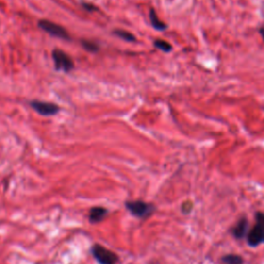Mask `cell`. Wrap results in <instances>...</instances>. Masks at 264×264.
Instances as JSON below:
<instances>
[{"instance_id": "cell-13", "label": "cell", "mask_w": 264, "mask_h": 264, "mask_svg": "<svg viewBox=\"0 0 264 264\" xmlns=\"http://www.w3.org/2000/svg\"><path fill=\"white\" fill-rule=\"evenodd\" d=\"M82 45L84 47V49H86L89 52H96L99 50V47L95 43H93V41L90 40H82Z\"/></svg>"}, {"instance_id": "cell-4", "label": "cell", "mask_w": 264, "mask_h": 264, "mask_svg": "<svg viewBox=\"0 0 264 264\" xmlns=\"http://www.w3.org/2000/svg\"><path fill=\"white\" fill-rule=\"evenodd\" d=\"M38 26L41 29H43L44 31L48 32L49 34H51L53 36L59 37V38L65 39V40H69L70 39L68 32L66 31V29L64 27L60 26V25H58V24H55V23H53L51 21L41 20V21L38 22Z\"/></svg>"}, {"instance_id": "cell-15", "label": "cell", "mask_w": 264, "mask_h": 264, "mask_svg": "<svg viewBox=\"0 0 264 264\" xmlns=\"http://www.w3.org/2000/svg\"><path fill=\"white\" fill-rule=\"evenodd\" d=\"M84 7L86 8V10H89V11H94V10H96V7H95V6L90 5V4H87V3H84Z\"/></svg>"}, {"instance_id": "cell-7", "label": "cell", "mask_w": 264, "mask_h": 264, "mask_svg": "<svg viewBox=\"0 0 264 264\" xmlns=\"http://www.w3.org/2000/svg\"><path fill=\"white\" fill-rule=\"evenodd\" d=\"M107 214V210L105 208H102V206H94L90 210L89 213V220L91 223L93 224H96V223L101 222Z\"/></svg>"}, {"instance_id": "cell-16", "label": "cell", "mask_w": 264, "mask_h": 264, "mask_svg": "<svg viewBox=\"0 0 264 264\" xmlns=\"http://www.w3.org/2000/svg\"><path fill=\"white\" fill-rule=\"evenodd\" d=\"M259 33H260V35H261L262 39L264 40V27H260L259 28Z\"/></svg>"}, {"instance_id": "cell-11", "label": "cell", "mask_w": 264, "mask_h": 264, "mask_svg": "<svg viewBox=\"0 0 264 264\" xmlns=\"http://www.w3.org/2000/svg\"><path fill=\"white\" fill-rule=\"evenodd\" d=\"M223 262L226 264H242L243 259L238 255H227L223 258Z\"/></svg>"}, {"instance_id": "cell-6", "label": "cell", "mask_w": 264, "mask_h": 264, "mask_svg": "<svg viewBox=\"0 0 264 264\" xmlns=\"http://www.w3.org/2000/svg\"><path fill=\"white\" fill-rule=\"evenodd\" d=\"M262 243H264V230L259 223H256L248 233V244L251 247H257Z\"/></svg>"}, {"instance_id": "cell-8", "label": "cell", "mask_w": 264, "mask_h": 264, "mask_svg": "<svg viewBox=\"0 0 264 264\" xmlns=\"http://www.w3.org/2000/svg\"><path fill=\"white\" fill-rule=\"evenodd\" d=\"M247 231H248V222L246 219H242L237 222V224L232 229V233L236 238H242L246 235Z\"/></svg>"}, {"instance_id": "cell-9", "label": "cell", "mask_w": 264, "mask_h": 264, "mask_svg": "<svg viewBox=\"0 0 264 264\" xmlns=\"http://www.w3.org/2000/svg\"><path fill=\"white\" fill-rule=\"evenodd\" d=\"M150 21H151L152 26H153L156 30L164 31V30H166V28H167V25L165 24V23H163V22L158 18V16H157L155 10H153V8H151V11H150Z\"/></svg>"}, {"instance_id": "cell-1", "label": "cell", "mask_w": 264, "mask_h": 264, "mask_svg": "<svg viewBox=\"0 0 264 264\" xmlns=\"http://www.w3.org/2000/svg\"><path fill=\"white\" fill-rule=\"evenodd\" d=\"M126 209L133 214V216L140 218V219H145L150 217L153 214L155 208L154 205L147 203L142 200H134V201H127L125 203Z\"/></svg>"}, {"instance_id": "cell-14", "label": "cell", "mask_w": 264, "mask_h": 264, "mask_svg": "<svg viewBox=\"0 0 264 264\" xmlns=\"http://www.w3.org/2000/svg\"><path fill=\"white\" fill-rule=\"evenodd\" d=\"M256 220H257V223H259L264 230V214L258 213L257 214H256Z\"/></svg>"}, {"instance_id": "cell-2", "label": "cell", "mask_w": 264, "mask_h": 264, "mask_svg": "<svg viewBox=\"0 0 264 264\" xmlns=\"http://www.w3.org/2000/svg\"><path fill=\"white\" fill-rule=\"evenodd\" d=\"M91 251H92L93 257L99 264H116L119 261L117 254L101 245H94Z\"/></svg>"}, {"instance_id": "cell-12", "label": "cell", "mask_w": 264, "mask_h": 264, "mask_svg": "<svg viewBox=\"0 0 264 264\" xmlns=\"http://www.w3.org/2000/svg\"><path fill=\"white\" fill-rule=\"evenodd\" d=\"M115 34L121 37L122 39L126 40V41H135V37L133 34H131L128 31H124V30H116Z\"/></svg>"}, {"instance_id": "cell-10", "label": "cell", "mask_w": 264, "mask_h": 264, "mask_svg": "<svg viewBox=\"0 0 264 264\" xmlns=\"http://www.w3.org/2000/svg\"><path fill=\"white\" fill-rule=\"evenodd\" d=\"M154 46L157 48V49H159L161 50L162 52L164 53H169L172 51V46L167 43L166 40H163V39H156L154 41Z\"/></svg>"}, {"instance_id": "cell-5", "label": "cell", "mask_w": 264, "mask_h": 264, "mask_svg": "<svg viewBox=\"0 0 264 264\" xmlns=\"http://www.w3.org/2000/svg\"><path fill=\"white\" fill-rule=\"evenodd\" d=\"M32 109L41 116H54L59 112V106L55 103L33 100L30 102Z\"/></svg>"}, {"instance_id": "cell-3", "label": "cell", "mask_w": 264, "mask_h": 264, "mask_svg": "<svg viewBox=\"0 0 264 264\" xmlns=\"http://www.w3.org/2000/svg\"><path fill=\"white\" fill-rule=\"evenodd\" d=\"M53 59L55 61V67L57 70H62L64 72H69L73 69L74 63L71 57L68 56L61 50H54Z\"/></svg>"}]
</instances>
